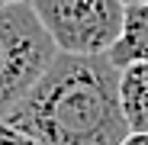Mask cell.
<instances>
[{"instance_id":"1","label":"cell","mask_w":148,"mask_h":145,"mask_svg":"<svg viewBox=\"0 0 148 145\" xmlns=\"http://www.w3.org/2000/svg\"><path fill=\"white\" fill-rule=\"evenodd\" d=\"M42 145H122L129 135L110 55L58 52L36 87L7 116Z\"/></svg>"},{"instance_id":"2","label":"cell","mask_w":148,"mask_h":145,"mask_svg":"<svg viewBox=\"0 0 148 145\" xmlns=\"http://www.w3.org/2000/svg\"><path fill=\"white\" fill-rule=\"evenodd\" d=\"M55 55L58 48L29 3L0 7V119L23 103Z\"/></svg>"},{"instance_id":"3","label":"cell","mask_w":148,"mask_h":145,"mask_svg":"<svg viewBox=\"0 0 148 145\" xmlns=\"http://www.w3.org/2000/svg\"><path fill=\"white\" fill-rule=\"evenodd\" d=\"M29 7L68 55H110L126 23L122 0H29Z\"/></svg>"},{"instance_id":"4","label":"cell","mask_w":148,"mask_h":145,"mask_svg":"<svg viewBox=\"0 0 148 145\" xmlns=\"http://www.w3.org/2000/svg\"><path fill=\"white\" fill-rule=\"evenodd\" d=\"M119 100L129 132H148V61L119 68Z\"/></svg>"},{"instance_id":"5","label":"cell","mask_w":148,"mask_h":145,"mask_svg":"<svg viewBox=\"0 0 148 145\" xmlns=\"http://www.w3.org/2000/svg\"><path fill=\"white\" fill-rule=\"evenodd\" d=\"M110 61L126 68L132 61H148V7H126L122 36L110 48Z\"/></svg>"},{"instance_id":"6","label":"cell","mask_w":148,"mask_h":145,"mask_svg":"<svg viewBox=\"0 0 148 145\" xmlns=\"http://www.w3.org/2000/svg\"><path fill=\"white\" fill-rule=\"evenodd\" d=\"M0 145H42V142L36 135H29V132L10 126L7 119H0Z\"/></svg>"},{"instance_id":"7","label":"cell","mask_w":148,"mask_h":145,"mask_svg":"<svg viewBox=\"0 0 148 145\" xmlns=\"http://www.w3.org/2000/svg\"><path fill=\"white\" fill-rule=\"evenodd\" d=\"M122 145H148V132H129L122 139Z\"/></svg>"},{"instance_id":"8","label":"cell","mask_w":148,"mask_h":145,"mask_svg":"<svg viewBox=\"0 0 148 145\" xmlns=\"http://www.w3.org/2000/svg\"><path fill=\"white\" fill-rule=\"evenodd\" d=\"M126 7H148V0H122Z\"/></svg>"},{"instance_id":"9","label":"cell","mask_w":148,"mask_h":145,"mask_svg":"<svg viewBox=\"0 0 148 145\" xmlns=\"http://www.w3.org/2000/svg\"><path fill=\"white\" fill-rule=\"evenodd\" d=\"M13 3H29V0H0V7H13Z\"/></svg>"}]
</instances>
